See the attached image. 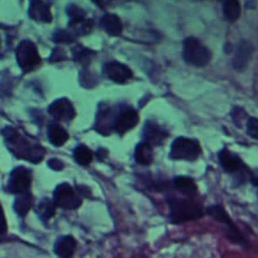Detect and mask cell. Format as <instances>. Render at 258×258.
Wrapping results in <instances>:
<instances>
[{
  "label": "cell",
  "instance_id": "9a60e30c",
  "mask_svg": "<svg viewBox=\"0 0 258 258\" xmlns=\"http://www.w3.org/2000/svg\"><path fill=\"white\" fill-rule=\"evenodd\" d=\"M219 163H221L222 168L228 173H237L242 168V161L239 160L238 156H236L226 149L219 153Z\"/></svg>",
  "mask_w": 258,
  "mask_h": 258
},
{
  "label": "cell",
  "instance_id": "83f0119b",
  "mask_svg": "<svg viewBox=\"0 0 258 258\" xmlns=\"http://www.w3.org/2000/svg\"><path fill=\"white\" fill-rule=\"evenodd\" d=\"M48 166H49V168L54 171H60L63 168H64V165H63L62 161L58 160V159H52V160H49Z\"/></svg>",
  "mask_w": 258,
  "mask_h": 258
},
{
  "label": "cell",
  "instance_id": "277c9868",
  "mask_svg": "<svg viewBox=\"0 0 258 258\" xmlns=\"http://www.w3.org/2000/svg\"><path fill=\"white\" fill-rule=\"evenodd\" d=\"M17 60L24 72L35 70L40 63V55L34 43L30 40H23L17 48Z\"/></svg>",
  "mask_w": 258,
  "mask_h": 258
},
{
  "label": "cell",
  "instance_id": "d6986e66",
  "mask_svg": "<svg viewBox=\"0 0 258 258\" xmlns=\"http://www.w3.org/2000/svg\"><path fill=\"white\" fill-rule=\"evenodd\" d=\"M48 139H49L50 144L54 146H62L67 143L68 140V133L62 127V126L53 123L48 128Z\"/></svg>",
  "mask_w": 258,
  "mask_h": 258
},
{
  "label": "cell",
  "instance_id": "7a4b0ae2",
  "mask_svg": "<svg viewBox=\"0 0 258 258\" xmlns=\"http://www.w3.org/2000/svg\"><path fill=\"white\" fill-rule=\"evenodd\" d=\"M183 57L189 64L204 67L211 60V52L196 38H186L183 45Z\"/></svg>",
  "mask_w": 258,
  "mask_h": 258
},
{
  "label": "cell",
  "instance_id": "f546056e",
  "mask_svg": "<svg viewBox=\"0 0 258 258\" xmlns=\"http://www.w3.org/2000/svg\"><path fill=\"white\" fill-rule=\"evenodd\" d=\"M252 183H253L254 186H257V188H258V175L257 176H253V178H252Z\"/></svg>",
  "mask_w": 258,
  "mask_h": 258
},
{
  "label": "cell",
  "instance_id": "8fae6325",
  "mask_svg": "<svg viewBox=\"0 0 258 258\" xmlns=\"http://www.w3.org/2000/svg\"><path fill=\"white\" fill-rule=\"evenodd\" d=\"M208 212H209V214H211L212 217H214V218L217 219V221L222 222V223H224V224H227V226H228L229 238H231V241L237 242V243H244V238L242 237V234L239 233L238 229H237L236 227L233 226L231 218H229L228 214L226 213V211H224L222 207H219V206L212 207V208H209Z\"/></svg>",
  "mask_w": 258,
  "mask_h": 258
},
{
  "label": "cell",
  "instance_id": "cb8c5ba5",
  "mask_svg": "<svg viewBox=\"0 0 258 258\" xmlns=\"http://www.w3.org/2000/svg\"><path fill=\"white\" fill-rule=\"evenodd\" d=\"M54 209L55 204L52 203L50 201H48V199H43L37 207L38 214H39V217L43 221H47V219L52 218V217L54 216Z\"/></svg>",
  "mask_w": 258,
  "mask_h": 258
},
{
  "label": "cell",
  "instance_id": "603a6c76",
  "mask_svg": "<svg viewBox=\"0 0 258 258\" xmlns=\"http://www.w3.org/2000/svg\"><path fill=\"white\" fill-rule=\"evenodd\" d=\"M73 155H75V160L77 161V164H80V165L86 166L88 165V164H91V161H92V153H91L90 149L85 145L77 146V148L75 149Z\"/></svg>",
  "mask_w": 258,
  "mask_h": 258
},
{
  "label": "cell",
  "instance_id": "9c48e42d",
  "mask_svg": "<svg viewBox=\"0 0 258 258\" xmlns=\"http://www.w3.org/2000/svg\"><path fill=\"white\" fill-rule=\"evenodd\" d=\"M103 72L110 80L116 83H125L133 77V72L128 67L120 62H108L103 66Z\"/></svg>",
  "mask_w": 258,
  "mask_h": 258
},
{
  "label": "cell",
  "instance_id": "4316f807",
  "mask_svg": "<svg viewBox=\"0 0 258 258\" xmlns=\"http://www.w3.org/2000/svg\"><path fill=\"white\" fill-rule=\"evenodd\" d=\"M53 39H54L55 42H59V43H70V42H73L75 38L71 35V33L66 32V30H58V32L54 34V37H53Z\"/></svg>",
  "mask_w": 258,
  "mask_h": 258
},
{
  "label": "cell",
  "instance_id": "7c38bea8",
  "mask_svg": "<svg viewBox=\"0 0 258 258\" xmlns=\"http://www.w3.org/2000/svg\"><path fill=\"white\" fill-rule=\"evenodd\" d=\"M252 54H253V45L247 40H242L237 48L236 55H234L233 67L237 71H243L248 66Z\"/></svg>",
  "mask_w": 258,
  "mask_h": 258
},
{
  "label": "cell",
  "instance_id": "484cf974",
  "mask_svg": "<svg viewBox=\"0 0 258 258\" xmlns=\"http://www.w3.org/2000/svg\"><path fill=\"white\" fill-rule=\"evenodd\" d=\"M247 133L251 138L258 140V118L252 117L247 121Z\"/></svg>",
  "mask_w": 258,
  "mask_h": 258
},
{
  "label": "cell",
  "instance_id": "6da1fadb",
  "mask_svg": "<svg viewBox=\"0 0 258 258\" xmlns=\"http://www.w3.org/2000/svg\"><path fill=\"white\" fill-rule=\"evenodd\" d=\"M169 206H170V218L174 223H184V222L198 219L203 216L201 207L190 201L173 199Z\"/></svg>",
  "mask_w": 258,
  "mask_h": 258
},
{
  "label": "cell",
  "instance_id": "5bb4252c",
  "mask_svg": "<svg viewBox=\"0 0 258 258\" xmlns=\"http://www.w3.org/2000/svg\"><path fill=\"white\" fill-rule=\"evenodd\" d=\"M77 242L72 236L60 237L54 244V252L59 258H72L75 254Z\"/></svg>",
  "mask_w": 258,
  "mask_h": 258
},
{
  "label": "cell",
  "instance_id": "5b68a950",
  "mask_svg": "<svg viewBox=\"0 0 258 258\" xmlns=\"http://www.w3.org/2000/svg\"><path fill=\"white\" fill-rule=\"evenodd\" d=\"M3 134L5 135L7 138L8 143H15V144H20V146H13L14 150L13 151H17L19 150V156L22 158H27L29 159L30 161H34V163H38L40 161L42 156L44 155V151H43L42 148H38V146H30L28 144L23 145V139L20 138L19 134L17 133L15 130L13 128H5V131H3Z\"/></svg>",
  "mask_w": 258,
  "mask_h": 258
},
{
  "label": "cell",
  "instance_id": "f1b7e54d",
  "mask_svg": "<svg viewBox=\"0 0 258 258\" xmlns=\"http://www.w3.org/2000/svg\"><path fill=\"white\" fill-rule=\"evenodd\" d=\"M5 231H7V222H5L4 212H3L2 206H0V234L5 233Z\"/></svg>",
  "mask_w": 258,
  "mask_h": 258
},
{
  "label": "cell",
  "instance_id": "30bf717a",
  "mask_svg": "<svg viewBox=\"0 0 258 258\" xmlns=\"http://www.w3.org/2000/svg\"><path fill=\"white\" fill-rule=\"evenodd\" d=\"M139 122V115L135 110L128 108V110L122 111L113 121V130L120 134L127 133L128 130L135 127Z\"/></svg>",
  "mask_w": 258,
  "mask_h": 258
},
{
  "label": "cell",
  "instance_id": "d4e9b609",
  "mask_svg": "<svg viewBox=\"0 0 258 258\" xmlns=\"http://www.w3.org/2000/svg\"><path fill=\"white\" fill-rule=\"evenodd\" d=\"M67 13L71 18V23H76L85 19V13H83V10L80 9L78 7H76V5H71V7H68Z\"/></svg>",
  "mask_w": 258,
  "mask_h": 258
},
{
  "label": "cell",
  "instance_id": "8992f818",
  "mask_svg": "<svg viewBox=\"0 0 258 258\" xmlns=\"http://www.w3.org/2000/svg\"><path fill=\"white\" fill-rule=\"evenodd\" d=\"M54 204L63 209H77L81 206V198L77 191L70 184H60L55 188L53 194Z\"/></svg>",
  "mask_w": 258,
  "mask_h": 258
},
{
  "label": "cell",
  "instance_id": "2e32d148",
  "mask_svg": "<svg viewBox=\"0 0 258 258\" xmlns=\"http://www.w3.org/2000/svg\"><path fill=\"white\" fill-rule=\"evenodd\" d=\"M101 27L108 35H112V37H117L122 32V24H121L120 18L115 14L103 15L101 19Z\"/></svg>",
  "mask_w": 258,
  "mask_h": 258
},
{
  "label": "cell",
  "instance_id": "3957f363",
  "mask_svg": "<svg viewBox=\"0 0 258 258\" xmlns=\"http://www.w3.org/2000/svg\"><path fill=\"white\" fill-rule=\"evenodd\" d=\"M201 155V146L198 141L188 138H178L171 144L170 158L173 160L193 161Z\"/></svg>",
  "mask_w": 258,
  "mask_h": 258
},
{
  "label": "cell",
  "instance_id": "ffe728a7",
  "mask_svg": "<svg viewBox=\"0 0 258 258\" xmlns=\"http://www.w3.org/2000/svg\"><path fill=\"white\" fill-rule=\"evenodd\" d=\"M33 206V197L30 194H22L17 198L14 203V209L20 217L27 216L28 212L30 211Z\"/></svg>",
  "mask_w": 258,
  "mask_h": 258
},
{
  "label": "cell",
  "instance_id": "ac0fdd59",
  "mask_svg": "<svg viewBox=\"0 0 258 258\" xmlns=\"http://www.w3.org/2000/svg\"><path fill=\"white\" fill-rule=\"evenodd\" d=\"M154 153L151 145L148 143H141L136 146L135 160L140 165H150L153 163Z\"/></svg>",
  "mask_w": 258,
  "mask_h": 258
},
{
  "label": "cell",
  "instance_id": "ba28073f",
  "mask_svg": "<svg viewBox=\"0 0 258 258\" xmlns=\"http://www.w3.org/2000/svg\"><path fill=\"white\" fill-rule=\"evenodd\" d=\"M49 113L59 121H71L76 116L75 107L72 102L67 98H59L55 100L52 105L49 106Z\"/></svg>",
  "mask_w": 258,
  "mask_h": 258
},
{
  "label": "cell",
  "instance_id": "7402d4cb",
  "mask_svg": "<svg viewBox=\"0 0 258 258\" xmlns=\"http://www.w3.org/2000/svg\"><path fill=\"white\" fill-rule=\"evenodd\" d=\"M174 184L179 190L183 191L184 194H188V196H193L197 191L196 183H194L193 179L188 178V176H178L174 180Z\"/></svg>",
  "mask_w": 258,
  "mask_h": 258
},
{
  "label": "cell",
  "instance_id": "52a82bcc",
  "mask_svg": "<svg viewBox=\"0 0 258 258\" xmlns=\"http://www.w3.org/2000/svg\"><path fill=\"white\" fill-rule=\"evenodd\" d=\"M32 184V174L25 168H17L12 171L8 190L14 194H27Z\"/></svg>",
  "mask_w": 258,
  "mask_h": 258
},
{
  "label": "cell",
  "instance_id": "44dd1931",
  "mask_svg": "<svg viewBox=\"0 0 258 258\" xmlns=\"http://www.w3.org/2000/svg\"><path fill=\"white\" fill-rule=\"evenodd\" d=\"M224 17L231 22H236L241 15V4L239 0H226L223 5Z\"/></svg>",
  "mask_w": 258,
  "mask_h": 258
},
{
  "label": "cell",
  "instance_id": "4fadbf2b",
  "mask_svg": "<svg viewBox=\"0 0 258 258\" xmlns=\"http://www.w3.org/2000/svg\"><path fill=\"white\" fill-rule=\"evenodd\" d=\"M29 17L37 22L50 23L52 14H50L49 5L43 0H32L29 7Z\"/></svg>",
  "mask_w": 258,
  "mask_h": 258
},
{
  "label": "cell",
  "instance_id": "e0dca14e",
  "mask_svg": "<svg viewBox=\"0 0 258 258\" xmlns=\"http://www.w3.org/2000/svg\"><path fill=\"white\" fill-rule=\"evenodd\" d=\"M165 136L166 134L161 130L160 126L154 122H148L144 127V139H145V143L150 145H158L164 140Z\"/></svg>",
  "mask_w": 258,
  "mask_h": 258
}]
</instances>
